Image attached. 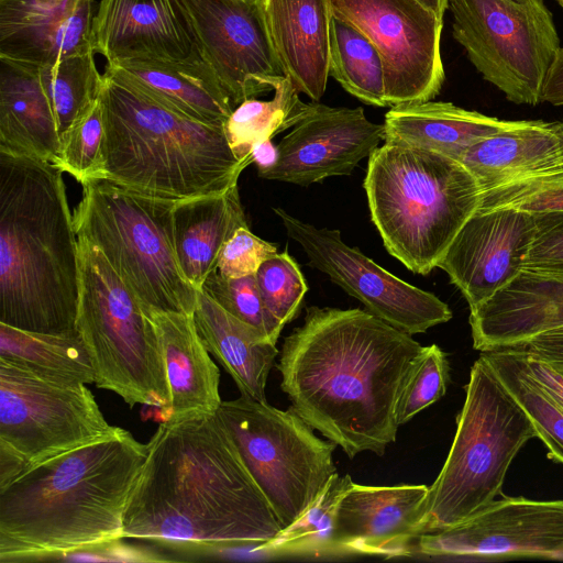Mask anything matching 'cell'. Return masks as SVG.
<instances>
[{"label":"cell","mask_w":563,"mask_h":563,"mask_svg":"<svg viewBox=\"0 0 563 563\" xmlns=\"http://www.w3.org/2000/svg\"><path fill=\"white\" fill-rule=\"evenodd\" d=\"M0 152L58 165L62 142L38 67L0 58Z\"/></svg>","instance_id":"cell-25"},{"label":"cell","mask_w":563,"mask_h":563,"mask_svg":"<svg viewBox=\"0 0 563 563\" xmlns=\"http://www.w3.org/2000/svg\"><path fill=\"white\" fill-rule=\"evenodd\" d=\"M364 189L386 250L420 275L437 267L482 198L459 161L387 142L368 156Z\"/></svg>","instance_id":"cell-6"},{"label":"cell","mask_w":563,"mask_h":563,"mask_svg":"<svg viewBox=\"0 0 563 563\" xmlns=\"http://www.w3.org/2000/svg\"><path fill=\"white\" fill-rule=\"evenodd\" d=\"M533 438L532 420L481 354L470 371L449 454L429 486L420 536L457 526L503 495L514 459Z\"/></svg>","instance_id":"cell-7"},{"label":"cell","mask_w":563,"mask_h":563,"mask_svg":"<svg viewBox=\"0 0 563 563\" xmlns=\"http://www.w3.org/2000/svg\"><path fill=\"white\" fill-rule=\"evenodd\" d=\"M93 53L70 55L38 67L43 88L55 113L60 142L100 97L102 75L97 69Z\"/></svg>","instance_id":"cell-36"},{"label":"cell","mask_w":563,"mask_h":563,"mask_svg":"<svg viewBox=\"0 0 563 563\" xmlns=\"http://www.w3.org/2000/svg\"><path fill=\"white\" fill-rule=\"evenodd\" d=\"M481 354L532 420L548 457L563 464V408L529 374L523 351L508 347Z\"/></svg>","instance_id":"cell-35"},{"label":"cell","mask_w":563,"mask_h":563,"mask_svg":"<svg viewBox=\"0 0 563 563\" xmlns=\"http://www.w3.org/2000/svg\"><path fill=\"white\" fill-rule=\"evenodd\" d=\"M200 289L225 311L255 327L277 343L285 325L265 307L255 274L231 278L216 269L207 276Z\"/></svg>","instance_id":"cell-38"},{"label":"cell","mask_w":563,"mask_h":563,"mask_svg":"<svg viewBox=\"0 0 563 563\" xmlns=\"http://www.w3.org/2000/svg\"><path fill=\"white\" fill-rule=\"evenodd\" d=\"M92 45L108 64L202 58L181 0H100Z\"/></svg>","instance_id":"cell-20"},{"label":"cell","mask_w":563,"mask_h":563,"mask_svg":"<svg viewBox=\"0 0 563 563\" xmlns=\"http://www.w3.org/2000/svg\"><path fill=\"white\" fill-rule=\"evenodd\" d=\"M473 347H516L563 328V274L523 268L507 286L470 310Z\"/></svg>","instance_id":"cell-22"},{"label":"cell","mask_w":563,"mask_h":563,"mask_svg":"<svg viewBox=\"0 0 563 563\" xmlns=\"http://www.w3.org/2000/svg\"><path fill=\"white\" fill-rule=\"evenodd\" d=\"M78 239L76 330L86 344L95 385L165 418L170 395L155 325L100 250Z\"/></svg>","instance_id":"cell-9"},{"label":"cell","mask_w":563,"mask_h":563,"mask_svg":"<svg viewBox=\"0 0 563 563\" xmlns=\"http://www.w3.org/2000/svg\"><path fill=\"white\" fill-rule=\"evenodd\" d=\"M194 320L209 351L233 378L241 396L266 400V384L278 350L262 331L241 321L201 289Z\"/></svg>","instance_id":"cell-28"},{"label":"cell","mask_w":563,"mask_h":563,"mask_svg":"<svg viewBox=\"0 0 563 563\" xmlns=\"http://www.w3.org/2000/svg\"><path fill=\"white\" fill-rule=\"evenodd\" d=\"M100 102L102 168L98 178L162 199L224 192L250 165L232 152L223 125L190 119L107 67Z\"/></svg>","instance_id":"cell-5"},{"label":"cell","mask_w":563,"mask_h":563,"mask_svg":"<svg viewBox=\"0 0 563 563\" xmlns=\"http://www.w3.org/2000/svg\"><path fill=\"white\" fill-rule=\"evenodd\" d=\"M514 122L451 102L407 103L391 107L385 114L384 142L437 152L460 162L475 143Z\"/></svg>","instance_id":"cell-27"},{"label":"cell","mask_w":563,"mask_h":563,"mask_svg":"<svg viewBox=\"0 0 563 563\" xmlns=\"http://www.w3.org/2000/svg\"><path fill=\"white\" fill-rule=\"evenodd\" d=\"M269 37L284 75L313 101L323 96L329 73V0H261Z\"/></svg>","instance_id":"cell-23"},{"label":"cell","mask_w":563,"mask_h":563,"mask_svg":"<svg viewBox=\"0 0 563 563\" xmlns=\"http://www.w3.org/2000/svg\"><path fill=\"white\" fill-rule=\"evenodd\" d=\"M428 493L424 484L373 486L353 482L335 514L339 556L415 554Z\"/></svg>","instance_id":"cell-19"},{"label":"cell","mask_w":563,"mask_h":563,"mask_svg":"<svg viewBox=\"0 0 563 563\" xmlns=\"http://www.w3.org/2000/svg\"><path fill=\"white\" fill-rule=\"evenodd\" d=\"M273 210L287 235L301 246L309 264L361 301L372 314L410 335L451 320L453 314L445 302L346 245L339 230L319 229L282 208Z\"/></svg>","instance_id":"cell-14"},{"label":"cell","mask_w":563,"mask_h":563,"mask_svg":"<svg viewBox=\"0 0 563 563\" xmlns=\"http://www.w3.org/2000/svg\"><path fill=\"white\" fill-rule=\"evenodd\" d=\"M103 117L99 99L71 126L62 142L58 167L82 184L102 168Z\"/></svg>","instance_id":"cell-40"},{"label":"cell","mask_w":563,"mask_h":563,"mask_svg":"<svg viewBox=\"0 0 563 563\" xmlns=\"http://www.w3.org/2000/svg\"><path fill=\"white\" fill-rule=\"evenodd\" d=\"M537 232L536 217L511 208L476 211L437 267L461 291L470 310L488 300L525 268Z\"/></svg>","instance_id":"cell-17"},{"label":"cell","mask_w":563,"mask_h":563,"mask_svg":"<svg viewBox=\"0 0 563 563\" xmlns=\"http://www.w3.org/2000/svg\"><path fill=\"white\" fill-rule=\"evenodd\" d=\"M423 345L367 310L306 309L285 338L277 369L291 408L353 459L384 455Z\"/></svg>","instance_id":"cell-1"},{"label":"cell","mask_w":563,"mask_h":563,"mask_svg":"<svg viewBox=\"0 0 563 563\" xmlns=\"http://www.w3.org/2000/svg\"><path fill=\"white\" fill-rule=\"evenodd\" d=\"M416 553L482 561L563 560V500L501 495L457 526L419 536Z\"/></svg>","instance_id":"cell-15"},{"label":"cell","mask_w":563,"mask_h":563,"mask_svg":"<svg viewBox=\"0 0 563 563\" xmlns=\"http://www.w3.org/2000/svg\"><path fill=\"white\" fill-rule=\"evenodd\" d=\"M63 170L0 152V322L76 331L78 239Z\"/></svg>","instance_id":"cell-4"},{"label":"cell","mask_w":563,"mask_h":563,"mask_svg":"<svg viewBox=\"0 0 563 563\" xmlns=\"http://www.w3.org/2000/svg\"><path fill=\"white\" fill-rule=\"evenodd\" d=\"M352 483L350 475L334 474L301 518L251 552L268 558H340L334 542V520L338 505Z\"/></svg>","instance_id":"cell-33"},{"label":"cell","mask_w":563,"mask_h":563,"mask_svg":"<svg viewBox=\"0 0 563 563\" xmlns=\"http://www.w3.org/2000/svg\"><path fill=\"white\" fill-rule=\"evenodd\" d=\"M521 350L529 374L563 408V374L547 361Z\"/></svg>","instance_id":"cell-44"},{"label":"cell","mask_w":563,"mask_h":563,"mask_svg":"<svg viewBox=\"0 0 563 563\" xmlns=\"http://www.w3.org/2000/svg\"><path fill=\"white\" fill-rule=\"evenodd\" d=\"M252 163L258 169V175L271 169L278 158L277 145H274L272 140L256 143L251 151Z\"/></svg>","instance_id":"cell-47"},{"label":"cell","mask_w":563,"mask_h":563,"mask_svg":"<svg viewBox=\"0 0 563 563\" xmlns=\"http://www.w3.org/2000/svg\"><path fill=\"white\" fill-rule=\"evenodd\" d=\"M93 0H0V58L43 67L95 52Z\"/></svg>","instance_id":"cell-21"},{"label":"cell","mask_w":563,"mask_h":563,"mask_svg":"<svg viewBox=\"0 0 563 563\" xmlns=\"http://www.w3.org/2000/svg\"><path fill=\"white\" fill-rule=\"evenodd\" d=\"M202 58L233 107L273 90L285 76L275 54L261 0H181Z\"/></svg>","instance_id":"cell-16"},{"label":"cell","mask_w":563,"mask_h":563,"mask_svg":"<svg viewBox=\"0 0 563 563\" xmlns=\"http://www.w3.org/2000/svg\"><path fill=\"white\" fill-rule=\"evenodd\" d=\"M172 220L180 268L197 290L217 269L225 242L239 228L247 225L238 184L221 194L177 200Z\"/></svg>","instance_id":"cell-29"},{"label":"cell","mask_w":563,"mask_h":563,"mask_svg":"<svg viewBox=\"0 0 563 563\" xmlns=\"http://www.w3.org/2000/svg\"><path fill=\"white\" fill-rule=\"evenodd\" d=\"M551 124H552L554 132L559 136L561 150H562V154H563V122H551Z\"/></svg>","instance_id":"cell-49"},{"label":"cell","mask_w":563,"mask_h":563,"mask_svg":"<svg viewBox=\"0 0 563 563\" xmlns=\"http://www.w3.org/2000/svg\"><path fill=\"white\" fill-rule=\"evenodd\" d=\"M217 415L282 529L301 518L338 473V445L317 437L291 407L241 396L222 401Z\"/></svg>","instance_id":"cell-10"},{"label":"cell","mask_w":563,"mask_h":563,"mask_svg":"<svg viewBox=\"0 0 563 563\" xmlns=\"http://www.w3.org/2000/svg\"><path fill=\"white\" fill-rule=\"evenodd\" d=\"M541 102L563 106V46L558 51L543 81Z\"/></svg>","instance_id":"cell-46"},{"label":"cell","mask_w":563,"mask_h":563,"mask_svg":"<svg viewBox=\"0 0 563 563\" xmlns=\"http://www.w3.org/2000/svg\"><path fill=\"white\" fill-rule=\"evenodd\" d=\"M273 91L271 100H244L233 109L223 124L228 143L242 162L251 164V151L256 143L272 140L294 128L313 110L317 102H303L286 76L275 80Z\"/></svg>","instance_id":"cell-32"},{"label":"cell","mask_w":563,"mask_h":563,"mask_svg":"<svg viewBox=\"0 0 563 563\" xmlns=\"http://www.w3.org/2000/svg\"><path fill=\"white\" fill-rule=\"evenodd\" d=\"M499 208L533 216L563 212V167L525 176L482 194L477 211Z\"/></svg>","instance_id":"cell-37"},{"label":"cell","mask_w":563,"mask_h":563,"mask_svg":"<svg viewBox=\"0 0 563 563\" xmlns=\"http://www.w3.org/2000/svg\"><path fill=\"white\" fill-rule=\"evenodd\" d=\"M453 37L483 78L516 104L541 103L545 75L560 49L544 0H448Z\"/></svg>","instance_id":"cell-11"},{"label":"cell","mask_w":563,"mask_h":563,"mask_svg":"<svg viewBox=\"0 0 563 563\" xmlns=\"http://www.w3.org/2000/svg\"><path fill=\"white\" fill-rule=\"evenodd\" d=\"M460 163L483 194L525 176L563 167V154L551 122L523 120L475 143Z\"/></svg>","instance_id":"cell-30"},{"label":"cell","mask_w":563,"mask_h":563,"mask_svg":"<svg viewBox=\"0 0 563 563\" xmlns=\"http://www.w3.org/2000/svg\"><path fill=\"white\" fill-rule=\"evenodd\" d=\"M534 217L537 232L525 268L563 274V212Z\"/></svg>","instance_id":"cell-43"},{"label":"cell","mask_w":563,"mask_h":563,"mask_svg":"<svg viewBox=\"0 0 563 563\" xmlns=\"http://www.w3.org/2000/svg\"><path fill=\"white\" fill-rule=\"evenodd\" d=\"M556 1H558V3H559V4L562 7V9H563V0H556Z\"/></svg>","instance_id":"cell-50"},{"label":"cell","mask_w":563,"mask_h":563,"mask_svg":"<svg viewBox=\"0 0 563 563\" xmlns=\"http://www.w3.org/2000/svg\"><path fill=\"white\" fill-rule=\"evenodd\" d=\"M82 186L73 220L77 236L97 246L150 310L194 314L197 289L185 277L175 250L172 210L177 200L146 196L104 178Z\"/></svg>","instance_id":"cell-8"},{"label":"cell","mask_w":563,"mask_h":563,"mask_svg":"<svg viewBox=\"0 0 563 563\" xmlns=\"http://www.w3.org/2000/svg\"><path fill=\"white\" fill-rule=\"evenodd\" d=\"M428 9L433 11L439 19L443 20L444 12L448 9V0H419Z\"/></svg>","instance_id":"cell-48"},{"label":"cell","mask_w":563,"mask_h":563,"mask_svg":"<svg viewBox=\"0 0 563 563\" xmlns=\"http://www.w3.org/2000/svg\"><path fill=\"white\" fill-rule=\"evenodd\" d=\"M107 67L158 102L199 122L223 125L234 109L203 58L131 59Z\"/></svg>","instance_id":"cell-26"},{"label":"cell","mask_w":563,"mask_h":563,"mask_svg":"<svg viewBox=\"0 0 563 563\" xmlns=\"http://www.w3.org/2000/svg\"><path fill=\"white\" fill-rule=\"evenodd\" d=\"M164 360L170 405L162 421L216 413L222 402L220 371L205 346L192 314L150 310Z\"/></svg>","instance_id":"cell-24"},{"label":"cell","mask_w":563,"mask_h":563,"mask_svg":"<svg viewBox=\"0 0 563 563\" xmlns=\"http://www.w3.org/2000/svg\"><path fill=\"white\" fill-rule=\"evenodd\" d=\"M257 286L267 310L284 325L298 313L307 283L297 262L287 251L276 253L255 273Z\"/></svg>","instance_id":"cell-39"},{"label":"cell","mask_w":563,"mask_h":563,"mask_svg":"<svg viewBox=\"0 0 563 563\" xmlns=\"http://www.w3.org/2000/svg\"><path fill=\"white\" fill-rule=\"evenodd\" d=\"M449 382L450 365L446 354L437 344L426 346L402 393L398 412L399 424L407 423L441 399L446 393Z\"/></svg>","instance_id":"cell-41"},{"label":"cell","mask_w":563,"mask_h":563,"mask_svg":"<svg viewBox=\"0 0 563 563\" xmlns=\"http://www.w3.org/2000/svg\"><path fill=\"white\" fill-rule=\"evenodd\" d=\"M117 429L86 384L53 380L0 357V449L27 467Z\"/></svg>","instance_id":"cell-12"},{"label":"cell","mask_w":563,"mask_h":563,"mask_svg":"<svg viewBox=\"0 0 563 563\" xmlns=\"http://www.w3.org/2000/svg\"><path fill=\"white\" fill-rule=\"evenodd\" d=\"M147 443L118 429L30 465L0 488V562L60 560L123 539Z\"/></svg>","instance_id":"cell-3"},{"label":"cell","mask_w":563,"mask_h":563,"mask_svg":"<svg viewBox=\"0 0 563 563\" xmlns=\"http://www.w3.org/2000/svg\"><path fill=\"white\" fill-rule=\"evenodd\" d=\"M0 357L53 380L86 385L95 383L91 357L77 330L43 333L0 322Z\"/></svg>","instance_id":"cell-31"},{"label":"cell","mask_w":563,"mask_h":563,"mask_svg":"<svg viewBox=\"0 0 563 563\" xmlns=\"http://www.w3.org/2000/svg\"><path fill=\"white\" fill-rule=\"evenodd\" d=\"M547 361L558 371H563V328L541 333L520 346Z\"/></svg>","instance_id":"cell-45"},{"label":"cell","mask_w":563,"mask_h":563,"mask_svg":"<svg viewBox=\"0 0 563 563\" xmlns=\"http://www.w3.org/2000/svg\"><path fill=\"white\" fill-rule=\"evenodd\" d=\"M332 14L377 48L388 107L433 99L445 79L440 41L443 20L419 0H329Z\"/></svg>","instance_id":"cell-13"},{"label":"cell","mask_w":563,"mask_h":563,"mask_svg":"<svg viewBox=\"0 0 563 563\" xmlns=\"http://www.w3.org/2000/svg\"><path fill=\"white\" fill-rule=\"evenodd\" d=\"M330 75L352 96L375 107H388L382 57L375 45L347 21H330Z\"/></svg>","instance_id":"cell-34"},{"label":"cell","mask_w":563,"mask_h":563,"mask_svg":"<svg viewBox=\"0 0 563 563\" xmlns=\"http://www.w3.org/2000/svg\"><path fill=\"white\" fill-rule=\"evenodd\" d=\"M280 530L217 412L161 421L128 500L123 539L221 553Z\"/></svg>","instance_id":"cell-2"},{"label":"cell","mask_w":563,"mask_h":563,"mask_svg":"<svg viewBox=\"0 0 563 563\" xmlns=\"http://www.w3.org/2000/svg\"><path fill=\"white\" fill-rule=\"evenodd\" d=\"M277 247L256 236L249 225L239 228L223 245L217 271L224 277H244L257 272L264 261L275 255Z\"/></svg>","instance_id":"cell-42"},{"label":"cell","mask_w":563,"mask_h":563,"mask_svg":"<svg viewBox=\"0 0 563 563\" xmlns=\"http://www.w3.org/2000/svg\"><path fill=\"white\" fill-rule=\"evenodd\" d=\"M384 141V125L369 121L363 108L313 110L277 144L278 158L258 175L268 180L309 186L331 176L349 175Z\"/></svg>","instance_id":"cell-18"}]
</instances>
